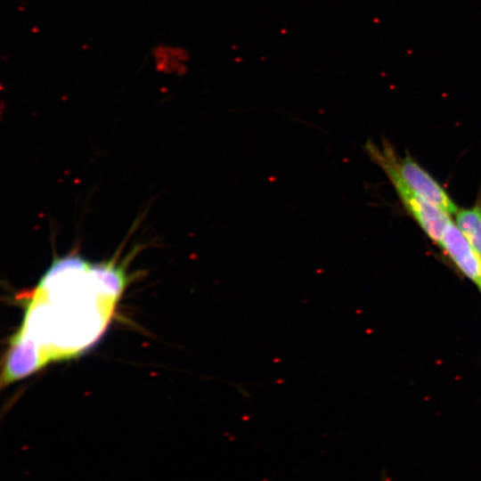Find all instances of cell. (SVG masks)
<instances>
[{
	"label": "cell",
	"mask_w": 481,
	"mask_h": 481,
	"mask_svg": "<svg viewBox=\"0 0 481 481\" xmlns=\"http://www.w3.org/2000/svg\"><path fill=\"white\" fill-rule=\"evenodd\" d=\"M367 150L390 180L407 212L424 232L438 243L443 230L450 219L448 214L420 197L407 185L396 169L395 163L396 154L390 146L385 145L379 150L370 143Z\"/></svg>",
	"instance_id": "6da1fadb"
},
{
	"label": "cell",
	"mask_w": 481,
	"mask_h": 481,
	"mask_svg": "<svg viewBox=\"0 0 481 481\" xmlns=\"http://www.w3.org/2000/svg\"><path fill=\"white\" fill-rule=\"evenodd\" d=\"M398 173L407 185L420 197L448 215L455 214L458 208L441 184L413 159L395 155Z\"/></svg>",
	"instance_id": "7a4b0ae2"
},
{
	"label": "cell",
	"mask_w": 481,
	"mask_h": 481,
	"mask_svg": "<svg viewBox=\"0 0 481 481\" xmlns=\"http://www.w3.org/2000/svg\"><path fill=\"white\" fill-rule=\"evenodd\" d=\"M43 358V352L33 336L25 330H20L13 338L7 353L3 384H9L30 375L42 367L45 363Z\"/></svg>",
	"instance_id": "3957f363"
},
{
	"label": "cell",
	"mask_w": 481,
	"mask_h": 481,
	"mask_svg": "<svg viewBox=\"0 0 481 481\" xmlns=\"http://www.w3.org/2000/svg\"><path fill=\"white\" fill-rule=\"evenodd\" d=\"M438 243L458 269L480 285L481 255L472 247L451 218L445 224Z\"/></svg>",
	"instance_id": "277c9868"
},
{
	"label": "cell",
	"mask_w": 481,
	"mask_h": 481,
	"mask_svg": "<svg viewBox=\"0 0 481 481\" xmlns=\"http://www.w3.org/2000/svg\"><path fill=\"white\" fill-rule=\"evenodd\" d=\"M91 270L100 291L116 301L127 282L123 267L110 261L91 264Z\"/></svg>",
	"instance_id": "5b68a950"
},
{
	"label": "cell",
	"mask_w": 481,
	"mask_h": 481,
	"mask_svg": "<svg viewBox=\"0 0 481 481\" xmlns=\"http://www.w3.org/2000/svg\"><path fill=\"white\" fill-rule=\"evenodd\" d=\"M455 216L456 225L481 255V204L477 203L471 208L458 209Z\"/></svg>",
	"instance_id": "8992f818"
},
{
	"label": "cell",
	"mask_w": 481,
	"mask_h": 481,
	"mask_svg": "<svg viewBox=\"0 0 481 481\" xmlns=\"http://www.w3.org/2000/svg\"><path fill=\"white\" fill-rule=\"evenodd\" d=\"M381 481H387L386 478L382 477Z\"/></svg>",
	"instance_id": "52a82bcc"
},
{
	"label": "cell",
	"mask_w": 481,
	"mask_h": 481,
	"mask_svg": "<svg viewBox=\"0 0 481 481\" xmlns=\"http://www.w3.org/2000/svg\"><path fill=\"white\" fill-rule=\"evenodd\" d=\"M480 286H481V283H480Z\"/></svg>",
	"instance_id": "ba28073f"
}]
</instances>
